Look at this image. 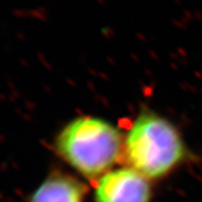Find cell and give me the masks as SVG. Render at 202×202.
Listing matches in <instances>:
<instances>
[{
  "mask_svg": "<svg viewBox=\"0 0 202 202\" xmlns=\"http://www.w3.org/2000/svg\"><path fill=\"white\" fill-rule=\"evenodd\" d=\"M124 138L111 122L93 116L71 120L57 134L60 157L86 179H100L123 156Z\"/></svg>",
  "mask_w": 202,
  "mask_h": 202,
  "instance_id": "1",
  "label": "cell"
},
{
  "mask_svg": "<svg viewBox=\"0 0 202 202\" xmlns=\"http://www.w3.org/2000/svg\"><path fill=\"white\" fill-rule=\"evenodd\" d=\"M186 145L169 120L153 112H142L124 138L127 166L148 180L161 179L184 161Z\"/></svg>",
  "mask_w": 202,
  "mask_h": 202,
  "instance_id": "2",
  "label": "cell"
},
{
  "mask_svg": "<svg viewBox=\"0 0 202 202\" xmlns=\"http://www.w3.org/2000/svg\"><path fill=\"white\" fill-rule=\"evenodd\" d=\"M149 181L129 166L111 169L98 180L95 202H151Z\"/></svg>",
  "mask_w": 202,
  "mask_h": 202,
  "instance_id": "3",
  "label": "cell"
},
{
  "mask_svg": "<svg viewBox=\"0 0 202 202\" xmlns=\"http://www.w3.org/2000/svg\"><path fill=\"white\" fill-rule=\"evenodd\" d=\"M85 187L62 172L49 174L30 196L29 202H83Z\"/></svg>",
  "mask_w": 202,
  "mask_h": 202,
  "instance_id": "4",
  "label": "cell"
}]
</instances>
